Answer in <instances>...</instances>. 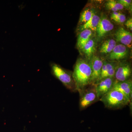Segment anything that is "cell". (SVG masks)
Returning <instances> with one entry per match:
<instances>
[{
  "label": "cell",
  "mask_w": 132,
  "mask_h": 132,
  "mask_svg": "<svg viewBox=\"0 0 132 132\" xmlns=\"http://www.w3.org/2000/svg\"><path fill=\"white\" fill-rule=\"evenodd\" d=\"M79 107L80 111L85 110L97 101H100L95 85L87 87L79 94Z\"/></svg>",
  "instance_id": "277c9868"
},
{
  "label": "cell",
  "mask_w": 132,
  "mask_h": 132,
  "mask_svg": "<svg viewBox=\"0 0 132 132\" xmlns=\"http://www.w3.org/2000/svg\"><path fill=\"white\" fill-rule=\"evenodd\" d=\"M72 75L77 92L80 94L92 85V71L89 61L81 58L78 59L75 65Z\"/></svg>",
  "instance_id": "6da1fadb"
},
{
  "label": "cell",
  "mask_w": 132,
  "mask_h": 132,
  "mask_svg": "<svg viewBox=\"0 0 132 132\" xmlns=\"http://www.w3.org/2000/svg\"><path fill=\"white\" fill-rule=\"evenodd\" d=\"M92 31L90 29H85L81 31L77 40V46L78 48L81 49L85 44L92 39Z\"/></svg>",
  "instance_id": "5bb4252c"
},
{
  "label": "cell",
  "mask_w": 132,
  "mask_h": 132,
  "mask_svg": "<svg viewBox=\"0 0 132 132\" xmlns=\"http://www.w3.org/2000/svg\"><path fill=\"white\" fill-rule=\"evenodd\" d=\"M104 61L97 56H93L89 60L92 71V85H95L98 81Z\"/></svg>",
  "instance_id": "52a82bcc"
},
{
  "label": "cell",
  "mask_w": 132,
  "mask_h": 132,
  "mask_svg": "<svg viewBox=\"0 0 132 132\" xmlns=\"http://www.w3.org/2000/svg\"><path fill=\"white\" fill-rule=\"evenodd\" d=\"M125 25L127 28L129 29L130 31L132 30V18H129L127 20L125 23Z\"/></svg>",
  "instance_id": "44dd1931"
},
{
  "label": "cell",
  "mask_w": 132,
  "mask_h": 132,
  "mask_svg": "<svg viewBox=\"0 0 132 132\" xmlns=\"http://www.w3.org/2000/svg\"><path fill=\"white\" fill-rule=\"evenodd\" d=\"M106 7L109 10L113 12H118V11L123 10L124 7L117 1L114 0L109 1L105 4Z\"/></svg>",
  "instance_id": "ac0fdd59"
},
{
  "label": "cell",
  "mask_w": 132,
  "mask_h": 132,
  "mask_svg": "<svg viewBox=\"0 0 132 132\" xmlns=\"http://www.w3.org/2000/svg\"><path fill=\"white\" fill-rule=\"evenodd\" d=\"M132 68L127 62H120L118 65L114 74V78L117 81H124L131 79Z\"/></svg>",
  "instance_id": "5b68a950"
},
{
  "label": "cell",
  "mask_w": 132,
  "mask_h": 132,
  "mask_svg": "<svg viewBox=\"0 0 132 132\" xmlns=\"http://www.w3.org/2000/svg\"><path fill=\"white\" fill-rule=\"evenodd\" d=\"M94 13L93 11L90 9H86L84 10L81 14L79 24L82 25L87 22L91 19Z\"/></svg>",
  "instance_id": "e0dca14e"
},
{
  "label": "cell",
  "mask_w": 132,
  "mask_h": 132,
  "mask_svg": "<svg viewBox=\"0 0 132 132\" xmlns=\"http://www.w3.org/2000/svg\"><path fill=\"white\" fill-rule=\"evenodd\" d=\"M118 64V62H116L104 61L102 68L101 73L98 81L105 78H114V74Z\"/></svg>",
  "instance_id": "8fae6325"
},
{
  "label": "cell",
  "mask_w": 132,
  "mask_h": 132,
  "mask_svg": "<svg viewBox=\"0 0 132 132\" xmlns=\"http://www.w3.org/2000/svg\"><path fill=\"white\" fill-rule=\"evenodd\" d=\"M115 81L114 78H106L99 81L95 85L99 100L113 89Z\"/></svg>",
  "instance_id": "8992f818"
},
{
  "label": "cell",
  "mask_w": 132,
  "mask_h": 132,
  "mask_svg": "<svg viewBox=\"0 0 132 132\" xmlns=\"http://www.w3.org/2000/svg\"><path fill=\"white\" fill-rule=\"evenodd\" d=\"M114 37L116 40L121 43L122 45L127 47H131V46L132 34L123 28L118 29L114 34Z\"/></svg>",
  "instance_id": "30bf717a"
},
{
  "label": "cell",
  "mask_w": 132,
  "mask_h": 132,
  "mask_svg": "<svg viewBox=\"0 0 132 132\" xmlns=\"http://www.w3.org/2000/svg\"><path fill=\"white\" fill-rule=\"evenodd\" d=\"M112 19L119 24H123L126 21V18L125 15L120 13L118 16L112 18Z\"/></svg>",
  "instance_id": "ffe728a7"
},
{
  "label": "cell",
  "mask_w": 132,
  "mask_h": 132,
  "mask_svg": "<svg viewBox=\"0 0 132 132\" xmlns=\"http://www.w3.org/2000/svg\"><path fill=\"white\" fill-rule=\"evenodd\" d=\"M128 49L127 47L122 44L116 45L115 47L109 54L108 59L111 61H119L127 57Z\"/></svg>",
  "instance_id": "9c48e42d"
},
{
  "label": "cell",
  "mask_w": 132,
  "mask_h": 132,
  "mask_svg": "<svg viewBox=\"0 0 132 132\" xmlns=\"http://www.w3.org/2000/svg\"><path fill=\"white\" fill-rule=\"evenodd\" d=\"M113 88L121 92L131 101L132 97L131 79L124 81H117L115 80Z\"/></svg>",
  "instance_id": "7c38bea8"
},
{
  "label": "cell",
  "mask_w": 132,
  "mask_h": 132,
  "mask_svg": "<svg viewBox=\"0 0 132 132\" xmlns=\"http://www.w3.org/2000/svg\"><path fill=\"white\" fill-rule=\"evenodd\" d=\"M106 108L112 110L120 109L128 105L131 101L123 93L113 89L100 100Z\"/></svg>",
  "instance_id": "7a4b0ae2"
},
{
  "label": "cell",
  "mask_w": 132,
  "mask_h": 132,
  "mask_svg": "<svg viewBox=\"0 0 132 132\" xmlns=\"http://www.w3.org/2000/svg\"><path fill=\"white\" fill-rule=\"evenodd\" d=\"M100 20V16L94 13L90 20L85 24L80 25L79 28V31H81L85 29H88L92 31H96Z\"/></svg>",
  "instance_id": "4fadbf2b"
},
{
  "label": "cell",
  "mask_w": 132,
  "mask_h": 132,
  "mask_svg": "<svg viewBox=\"0 0 132 132\" xmlns=\"http://www.w3.org/2000/svg\"><path fill=\"white\" fill-rule=\"evenodd\" d=\"M121 5H122L123 7H125L128 10H132L131 0H118L117 1Z\"/></svg>",
  "instance_id": "d6986e66"
},
{
  "label": "cell",
  "mask_w": 132,
  "mask_h": 132,
  "mask_svg": "<svg viewBox=\"0 0 132 132\" xmlns=\"http://www.w3.org/2000/svg\"><path fill=\"white\" fill-rule=\"evenodd\" d=\"M117 45L116 41L113 39H109L105 41L100 48V53L102 54H110Z\"/></svg>",
  "instance_id": "2e32d148"
},
{
  "label": "cell",
  "mask_w": 132,
  "mask_h": 132,
  "mask_svg": "<svg viewBox=\"0 0 132 132\" xmlns=\"http://www.w3.org/2000/svg\"><path fill=\"white\" fill-rule=\"evenodd\" d=\"M96 49L95 42L94 40L91 39L82 48V51L85 56L89 60L93 57Z\"/></svg>",
  "instance_id": "9a60e30c"
},
{
  "label": "cell",
  "mask_w": 132,
  "mask_h": 132,
  "mask_svg": "<svg viewBox=\"0 0 132 132\" xmlns=\"http://www.w3.org/2000/svg\"><path fill=\"white\" fill-rule=\"evenodd\" d=\"M114 28L113 24L105 16H103L99 22L96 32L97 37L100 39L104 38L107 34L111 32Z\"/></svg>",
  "instance_id": "ba28073f"
},
{
  "label": "cell",
  "mask_w": 132,
  "mask_h": 132,
  "mask_svg": "<svg viewBox=\"0 0 132 132\" xmlns=\"http://www.w3.org/2000/svg\"><path fill=\"white\" fill-rule=\"evenodd\" d=\"M52 73L63 85L71 92H77L76 85L72 73L62 68L58 64L53 63L51 65Z\"/></svg>",
  "instance_id": "3957f363"
}]
</instances>
